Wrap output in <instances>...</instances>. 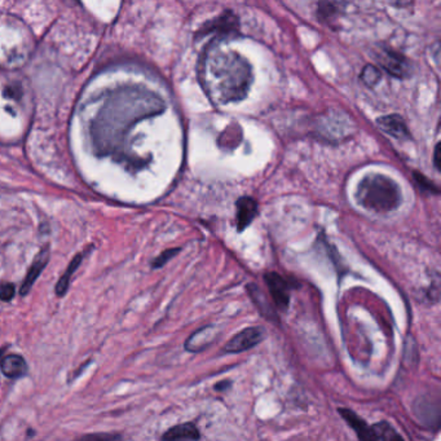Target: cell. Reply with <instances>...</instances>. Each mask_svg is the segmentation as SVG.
<instances>
[{
    "label": "cell",
    "mask_w": 441,
    "mask_h": 441,
    "mask_svg": "<svg viewBox=\"0 0 441 441\" xmlns=\"http://www.w3.org/2000/svg\"><path fill=\"white\" fill-rule=\"evenodd\" d=\"M214 94L220 102H239L245 97L250 87L251 72L236 53H219L212 56L209 64Z\"/></svg>",
    "instance_id": "6da1fadb"
},
{
    "label": "cell",
    "mask_w": 441,
    "mask_h": 441,
    "mask_svg": "<svg viewBox=\"0 0 441 441\" xmlns=\"http://www.w3.org/2000/svg\"><path fill=\"white\" fill-rule=\"evenodd\" d=\"M357 201L366 210L386 214L401 205V190L395 181L381 174H370L357 188Z\"/></svg>",
    "instance_id": "7a4b0ae2"
},
{
    "label": "cell",
    "mask_w": 441,
    "mask_h": 441,
    "mask_svg": "<svg viewBox=\"0 0 441 441\" xmlns=\"http://www.w3.org/2000/svg\"><path fill=\"white\" fill-rule=\"evenodd\" d=\"M266 332L263 327H249L242 330L241 333L234 335L227 344H225V354H239L247 351L250 348L255 347L264 339Z\"/></svg>",
    "instance_id": "3957f363"
},
{
    "label": "cell",
    "mask_w": 441,
    "mask_h": 441,
    "mask_svg": "<svg viewBox=\"0 0 441 441\" xmlns=\"http://www.w3.org/2000/svg\"><path fill=\"white\" fill-rule=\"evenodd\" d=\"M264 281L268 285L269 294L275 302L276 307L281 311L288 310L290 303V286L288 281L283 278V276L271 272L264 276Z\"/></svg>",
    "instance_id": "277c9868"
},
{
    "label": "cell",
    "mask_w": 441,
    "mask_h": 441,
    "mask_svg": "<svg viewBox=\"0 0 441 441\" xmlns=\"http://www.w3.org/2000/svg\"><path fill=\"white\" fill-rule=\"evenodd\" d=\"M48 261H50V249L44 247V249L40 250V253L36 255V259H34L31 267H30L28 275L25 277V281L22 283L21 290H20L21 295H26L29 293L30 289L33 288V285L38 280V277H39V275L42 273V271L47 266Z\"/></svg>",
    "instance_id": "5b68a950"
},
{
    "label": "cell",
    "mask_w": 441,
    "mask_h": 441,
    "mask_svg": "<svg viewBox=\"0 0 441 441\" xmlns=\"http://www.w3.org/2000/svg\"><path fill=\"white\" fill-rule=\"evenodd\" d=\"M237 229L239 232L245 231L249 225L251 224L256 212L258 203L251 197H242L237 201Z\"/></svg>",
    "instance_id": "8992f818"
},
{
    "label": "cell",
    "mask_w": 441,
    "mask_h": 441,
    "mask_svg": "<svg viewBox=\"0 0 441 441\" xmlns=\"http://www.w3.org/2000/svg\"><path fill=\"white\" fill-rule=\"evenodd\" d=\"M376 124L381 130L391 135L392 138H398V140L409 138V131L406 129L405 122L398 114L382 116L376 121Z\"/></svg>",
    "instance_id": "52a82bcc"
},
{
    "label": "cell",
    "mask_w": 441,
    "mask_h": 441,
    "mask_svg": "<svg viewBox=\"0 0 441 441\" xmlns=\"http://www.w3.org/2000/svg\"><path fill=\"white\" fill-rule=\"evenodd\" d=\"M415 414L418 420L426 422L428 426H432V423L439 426V420H440L439 401L434 403L430 398H420L415 405Z\"/></svg>",
    "instance_id": "ba28073f"
},
{
    "label": "cell",
    "mask_w": 441,
    "mask_h": 441,
    "mask_svg": "<svg viewBox=\"0 0 441 441\" xmlns=\"http://www.w3.org/2000/svg\"><path fill=\"white\" fill-rule=\"evenodd\" d=\"M0 369L4 376L15 379L26 374L28 364L18 354H8L0 360Z\"/></svg>",
    "instance_id": "9c48e42d"
},
{
    "label": "cell",
    "mask_w": 441,
    "mask_h": 441,
    "mask_svg": "<svg viewBox=\"0 0 441 441\" xmlns=\"http://www.w3.org/2000/svg\"><path fill=\"white\" fill-rule=\"evenodd\" d=\"M214 338H215V329L212 326H206L190 335V338L185 342V348L189 352H200L209 347Z\"/></svg>",
    "instance_id": "30bf717a"
},
{
    "label": "cell",
    "mask_w": 441,
    "mask_h": 441,
    "mask_svg": "<svg viewBox=\"0 0 441 441\" xmlns=\"http://www.w3.org/2000/svg\"><path fill=\"white\" fill-rule=\"evenodd\" d=\"M382 65L387 72H390L392 75L398 77V78H404L409 74V65L406 62L405 58L401 55L395 53V52L386 51L383 56L381 58Z\"/></svg>",
    "instance_id": "8fae6325"
},
{
    "label": "cell",
    "mask_w": 441,
    "mask_h": 441,
    "mask_svg": "<svg viewBox=\"0 0 441 441\" xmlns=\"http://www.w3.org/2000/svg\"><path fill=\"white\" fill-rule=\"evenodd\" d=\"M201 436L198 428L193 423H184L179 426L173 427L162 436L163 440H198Z\"/></svg>",
    "instance_id": "7c38bea8"
},
{
    "label": "cell",
    "mask_w": 441,
    "mask_h": 441,
    "mask_svg": "<svg viewBox=\"0 0 441 441\" xmlns=\"http://www.w3.org/2000/svg\"><path fill=\"white\" fill-rule=\"evenodd\" d=\"M369 440L400 441L403 440V437L396 432V430L391 426L390 423L379 422L376 425L369 426L368 441Z\"/></svg>",
    "instance_id": "4fadbf2b"
},
{
    "label": "cell",
    "mask_w": 441,
    "mask_h": 441,
    "mask_svg": "<svg viewBox=\"0 0 441 441\" xmlns=\"http://www.w3.org/2000/svg\"><path fill=\"white\" fill-rule=\"evenodd\" d=\"M339 414L346 420L347 425H349V426L354 428V432H356L357 437H359L360 440L368 441L369 426H368L356 413L349 410V409H339Z\"/></svg>",
    "instance_id": "5bb4252c"
},
{
    "label": "cell",
    "mask_w": 441,
    "mask_h": 441,
    "mask_svg": "<svg viewBox=\"0 0 441 441\" xmlns=\"http://www.w3.org/2000/svg\"><path fill=\"white\" fill-rule=\"evenodd\" d=\"M83 258H85V253L78 254V255L70 261L69 267L66 268L64 275L61 276V278H60V281L58 283V286H56V294H58V297H64V295H65L66 291L69 289V285H70V278H72V276L74 275V272L80 267V263L83 261Z\"/></svg>",
    "instance_id": "9a60e30c"
},
{
    "label": "cell",
    "mask_w": 441,
    "mask_h": 441,
    "mask_svg": "<svg viewBox=\"0 0 441 441\" xmlns=\"http://www.w3.org/2000/svg\"><path fill=\"white\" fill-rule=\"evenodd\" d=\"M234 26H237V20H236V17L232 15V13H225V15L215 20L214 23H210L207 28H205V29H202V31H200V33H201V34H209V33H212V31L217 29V28H220V30L224 31V33L225 31H233V30H234Z\"/></svg>",
    "instance_id": "2e32d148"
},
{
    "label": "cell",
    "mask_w": 441,
    "mask_h": 441,
    "mask_svg": "<svg viewBox=\"0 0 441 441\" xmlns=\"http://www.w3.org/2000/svg\"><path fill=\"white\" fill-rule=\"evenodd\" d=\"M361 78L368 86H374L376 82L381 80V72L376 69V66H365V69L362 72Z\"/></svg>",
    "instance_id": "e0dca14e"
},
{
    "label": "cell",
    "mask_w": 441,
    "mask_h": 441,
    "mask_svg": "<svg viewBox=\"0 0 441 441\" xmlns=\"http://www.w3.org/2000/svg\"><path fill=\"white\" fill-rule=\"evenodd\" d=\"M180 251V249L179 247H176V249H168L166 251H163V253L159 255L157 259H154L152 263L153 268H160L163 267L165 264H166L167 261H170V259H173L176 254Z\"/></svg>",
    "instance_id": "ac0fdd59"
},
{
    "label": "cell",
    "mask_w": 441,
    "mask_h": 441,
    "mask_svg": "<svg viewBox=\"0 0 441 441\" xmlns=\"http://www.w3.org/2000/svg\"><path fill=\"white\" fill-rule=\"evenodd\" d=\"M414 178H415V180L418 183V185H420V188L422 189V190L431 192V193H434V195H439V192H440L439 188L435 185L432 181L428 180L426 176L415 173V174H414Z\"/></svg>",
    "instance_id": "d6986e66"
},
{
    "label": "cell",
    "mask_w": 441,
    "mask_h": 441,
    "mask_svg": "<svg viewBox=\"0 0 441 441\" xmlns=\"http://www.w3.org/2000/svg\"><path fill=\"white\" fill-rule=\"evenodd\" d=\"M13 295H15V285L13 283L0 285V300L9 302Z\"/></svg>",
    "instance_id": "ffe728a7"
},
{
    "label": "cell",
    "mask_w": 441,
    "mask_h": 441,
    "mask_svg": "<svg viewBox=\"0 0 441 441\" xmlns=\"http://www.w3.org/2000/svg\"><path fill=\"white\" fill-rule=\"evenodd\" d=\"M440 154H441V145L440 144H437L436 145V148H435V153H434V163H435V167H436V168H437V170H439V171H440Z\"/></svg>",
    "instance_id": "44dd1931"
},
{
    "label": "cell",
    "mask_w": 441,
    "mask_h": 441,
    "mask_svg": "<svg viewBox=\"0 0 441 441\" xmlns=\"http://www.w3.org/2000/svg\"><path fill=\"white\" fill-rule=\"evenodd\" d=\"M392 3L398 7H408L413 3V0H392Z\"/></svg>",
    "instance_id": "7402d4cb"
},
{
    "label": "cell",
    "mask_w": 441,
    "mask_h": 441,
    "mask_svg": "<svg viewBox=\"0 0 441 441\" xmlns=\"http://www.w3.org/2000/svg\"><path fill=\"white\" fill-rule=\"evenodd\" d=\"M231 382L229 381H224V382H220V383H217L215 386V390L217 391H225L229 386H231Z\"/></svg>",
    "instance_id": "603a6c76"
}]
</instances>
